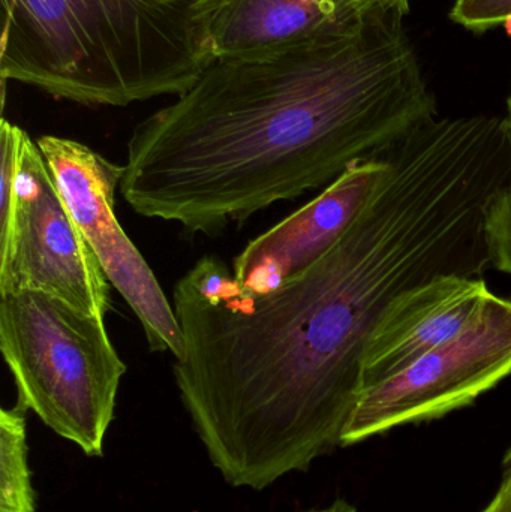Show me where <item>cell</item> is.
<instances>
[{"label":"cell","instance_id":"cell-15","mask_svg":"<svg viewBox=\"0 0 511 512\" xmlns=\"http://www.w3.org/2000/svg\"><path fill=\"white\" fill-rule=\"evenodd\" d=\"M303 512H359L357 508L354 507L350 502L345 501V499H336L333 504H330L329 507L320 508V510H309Z\"/></svg>","mask_w":511,"mask_h":512},{"label":"cell","instance_id":"cell-17","mask_svg":"<svg viewBox=\"0 0 511 512\" xmlns=\"http://www.w3.org/2000/svg\"><path fill=\"white\" fill-rule=\"evenodd\" d=\"M504 472H506L504 477L511 478V448L507 451L506 457H504Z\"/></svg>","mask_w":511,"mask_h":512},{"label":"cell","instance_id":"cell-11","mask_svg":"<svg viewBox=\"0 0 511 512\" xmlns=\"http://www.w3.org/2000/svg\"><path fill=\"white\" fill-rule=\"evenodd\" d=\"M511 17V0H455L450 18L471 32L504 26Z\"/></svg>","mask_w":511,"mask_h":512},{"label":"cell","instance_id":"cell-4","mask_svg":"<svg viewBox=\"0 0 511 512\" xmlns=\"http://www.w3.org/2000/svg\"><path fill=\"white\" fill-rule=\"evenodd\" d=\"M511 375V300L492 292L467 327L357 399L342 447L473 405Z\"/></svg>","mask_w":511,"mask_h":512},{"label":"cell","instance_id":"cell-12","mask_svg":"<svg viewBox=\"0 0 511 512\" xmlns=\"http://www.w3.org/2000/svg\"><path fill=\"white\" fill-rule=\"evenodd\" d=\"M488 239L491 265L511 276V183L489 213Z\"/></svg>","mask_w":511,"mask_h":512},{"label":"cell","instance_id":"cell-6","mask_svg":"<svg viewBox=\"0 0 511 512\" xmlns=\"http://www.w3.org/2000/svg\"><path fill=\"white\" fill-rule=\"evenodd\" d=\"M36 143L108 282L125 298L144 328L150 349L171 352L176 360L182 358L185 343L174 307L114 215V195L122 182L123 165L113 164L69 138L42 135Z\"/></svg>","mask_w":511,"mask_h":512},{"label":"cell","instance_id":"cell-8","mask_svg":"<svg viewBox=\"0 0 511 512\" xmlns=\"http://www.w3.org/2000/svg\"><path fill=\"white\" fill-rule=\"evenodd\" d=\"M491 294L482 277L449 274L401 295L366 345L360 394L458 336Z\"/></svg>","mask_w":511,"mask_h":512},{"label":"cell","instance_id":"cell-19","mask_svg":"<svg viewBox=\"0 0 511 512\" xmlns=\"http://www.w3.org/2000/svg\"><path fill=\"white\" fill-rule=\"evenodd\" d=\"M504 26L507 27V30H509L511 35V17L509 18V20L506 21V24H504Z\"/></svg>","mask_w":511,"mask_h":512},{"label":"cell","instance_id":"cell-13","mask_svg":"<svg viewBox=\"0 0 511 512\" xmlns=\"http://www.w3.org/2000/svg\"><path fill=\"white\" fill-rule=\"evenodd\" d=\"M482 512H511V478L504 477L497 495Z\"/></svg>","mask_w":511,"mask_h":512},{"label":"cell","instance_id":"cell-10","mask_svg":"<svg viewBox=\"0 0 511 512\" xmlns=\"http://www.w3.org/2000/svg\"><path fill=\"white\" fill-rule=\"evenodd\" d=\"M26 412L18 405L0 411V512H36Z\"/></svg>","mask_w":511,"mask_h":512},{"label":"cell","instance_id":"cell-16","mask_svg":"<svg viewBox=\"0 0 511 512\" xmlns=\"http://www.w3.org/2000/svg\"><path fill=\"white\" fill-rule=\"evenodd\" d=\"M164 3H198V5L206 6L210 12H213V9L218 6V3H221L222 0H161Z\"/></svg>","mask_w":511,"mask_h":512},{"label":"cell","instance_id":"cell-2","mask_svg":"<svg viewBox=\"0 0 511 512\" xmlns=\"http://www.w3.org/2000/svg\"><path fill=\"white\" fill-rule=\"evenodd\" d=\"M0 75L57 99L126 107L182 95L215 54L198 3L2 0Z\"/></svg>","mask_w":511,"mask_h":512},{"label":"cell","instance_id":"cell-14","mask_svg":"<svg viewBox=\"0 0 511 512\" xmlns=\"http://www.w3.org/2000/svg\"><path fill=\"white\" fill-rule=\"evenodd\" d=\"M356 2L365 11L387 9V11H401L404 14H408V11H410L408 0H356Z\"/></svg>","mask_w":511,"mask_h":512},{"label":"cell","instance_id":"cell-7","mask_svg":"<svg viewBox=\"0 0 511 512\" xmlns=\"http://www.w3.org/2000/svg\"><path fill=\"white\" fill-rule=\"evenodd\" d=\"M386 153L351 165L311 203L257 237L233 262L242 288L284 285L320 261L353 227L389 173Z\"/></svg>","mask_w":511,"mask_h":512},{"label":"cell","instance_id":"cell-9","mask_svg":"<svg viewBox=\"0 0 511 512\" xmlns=\"http://www.w3.org/2000/svg\"><path fill=\"white\" fill-rule=\"evenodd\" d=\"M369 12L356 0H222L207 32L215 57L240 56L344 35Z\"/></svg>","mask_w":511,"mask_h":512},{"label":"cell","instance_id":"cell-18","mask_svg":"<svg viewBox=\"0 0 511 512\" xmlns=\"http://www.w3.org/2000/svg\"><path fill=\"white\" fill-rule=\"evenodd\" d=\"M507 120H509V125L511 128V93L509 96V101H507Z\"/></svg>","mask_w":511,"mask_h":512},{"label":"cell","instance_id":"cell-3","mask_svg":"<svg viewBox=\"0 0 511 512\" xmlns=\"http://www.w3.org/2000/svg\"><path fill=\"white\" fill-rule=\"evenodd\" d=\"M0 349L17 405L86 456L101 457L126 373L104 319L44 292L0 295Z\"/></svg>","mask_w":511,"mask_h":512},{"label":"cell","instance_id":"cell-1","mask_svg":"<svg viewBox=\"0 0 511 512\" xmlns=\"http://www.w3.org/2000/svg\"><path fill=\"white\" fill-rule=\"evenodd\" d=\"M405 15L374 9L344 35L215 57L135 126L122 197L138 215L218 236L431 122L437 101Z\"/></svg>","mask_w":511,"mask_h":512},{"label":"cell","instance_id":"cell-5","mask_svg":"<svg viewBox=\"0 0 511 512\" xmlns=\"http://www.w3.org/2000/svg\"><path fill=\"white\" fill-rule=\"evenodd\" d=\"M36 291L104 319L110 282L69 212L53 173L29 135L24 138L14 213L0 234V295Z\"/></svg>","mask_w":511,"mask_h":512}]
</instances>
